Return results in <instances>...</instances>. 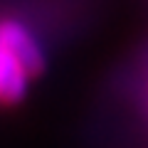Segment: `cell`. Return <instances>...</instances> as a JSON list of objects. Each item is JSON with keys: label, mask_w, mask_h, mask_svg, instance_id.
Segmentation results:
<instances>
[{"label": "cell", "mask_w": 148, "mask_h": 148, "mask_svg": "<svg viewBox=\"0 0 148 148\" xmlns=\"http://www.w3.org/2000/svg\"><path fill=\"white\" fill-rule=\"evenodd\" d=\"M0 47H5L17 62L25 67L30 77L40 74L45 69V57L35 37L15 20H3L0 22Z\"/></svg>", "instance_id": "cell-1"}, {"label": "cell", "mask_w": 148, "mask_h": 148, "mask_svg": "<svg viewBox=\"0 0 148 148\" xmlns=\"http://www.w3.org/2000/svg\"><path fill=\"white\" fill-rule=\"evenodd\" d=\"M27 84H30V74L25 72L20 62L0 47V104H17L25 99Z\"/></svg>", "instance_id": "cell-2"}]
</instances>
